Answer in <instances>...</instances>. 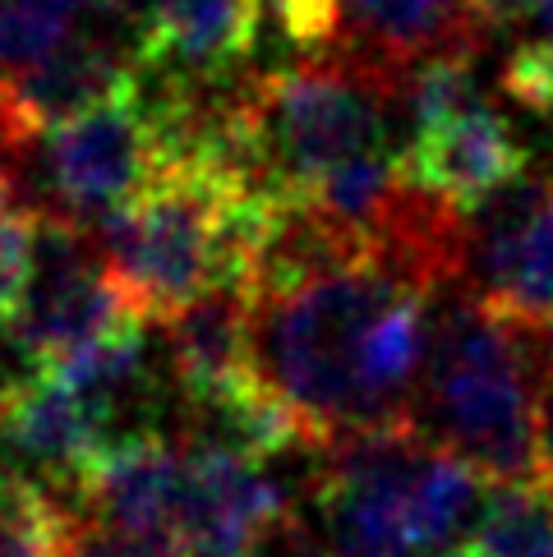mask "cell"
<instances>
[{"instance_id": "8fae6325", "label": "cell", "mask_w": 553, "mask_h": 557, "mask_svg": "<svg viewBox=\"0 0 553 557\" xmlns=\"http://www.w3.org/2000/svg\"><path fill=\"white\" fill-rule=\"evenodd\" d=\"M171 373L189 406L222 410L259 392V342H254V305L245 290L217 286L167 323Z\"/></svg>"}, {"instance_id": "7c38bea8", "label": "cell", "mask_w": 553, "mask_h": 557, "mask_svg": "<svg viewBox=\"0 0 553 557\" xmlns=\"http://www.w3.org/2000/svg\"><path fill=\"white\" fill-rule=\"evenodd\" d=\"M480 216H489L480 249L484 295L521 323L553 332V175L536 185L517 181Z\"/></svg>"}, {"instance_id": "6da1fadb", "label": "cell", "mask_w": 553, "mask_h": 557, "mask_svg": "<svg viewBox=\"0 0 553 557\" xmlns=\"http://www.w3.org/2000/svg\"><path fill=\"white\" fill-rule=\"evenodd\" d=\"M553 332L530 327L489 295L457 305L433 332L429 414L433 443L457 451L466 466L503 480H530L549 470L544 387Z\"/></svg>"}, {"instance_id": "4fadbf2b", "label": "cell", "mask_w": 553, "mask_h": 557, "mask_svg": "<svg viewBox=\"0 0 553 557\" xmlns=\"http://www.w3.org/2000/svg\"><path fill=\"white\" fill-rule=\"evenodd\" d=\"M259 24L263 0H148L138 18V65L204 84L245 61Z\"/></svg>"}, {"instance_id": "ac0fdd59", "label": "cell", "mask_w": 553, "mask_h": 557, "mask_svg": "<svg viewBox=\"0 0 553 557\" xmlns=\"http://www.w3.org/2000/svg\"><path fill=\"white\" fill-rule=\"evenodd\" d=\"M33 253H37V212L24 208L0 212V327L24 305V290L33 282Z\"/></svg>"}, {"instance_id": "ffe728a7", "label": "cell", "mask_w": 553, "mask_h": 557, "mask_svg": "<svg viewBox=\"0 0 553 557\" xmlns=\"http://www.w3.org/2000/svg\"><path fill=\"white\" fill-rule=\"evenodd\" d=\"M28 5H37V10H51V14H61V18H84V14H93V10H107V0H28Z\"/></svg>"}, {"instance_id": "5bb4252c", "label": "cell", "mask_w": 553, "mask_h": 557, "mask_svg": "<svg viewBox=\"0 0 553 557\" xmlns=\"http://www.w3.org/2000/svg\"><path fill=\"white\" fill-rule=\"evenodd\" d=\"M457 557H553V470L493 484Z\"/></svg>"}, {"instance_id": "d6986e66", "label": "cell", "mask_w": 553, "mask_h": 557, "mask_svg": "<svg viewBox=\"0 0 553 557\" xmlns=\"http://www.w3.org/2000/svg\"><path fill=\"white\" fill-rule=\"evenodd\" d=\"M70 557H181L171 544H152V540H130V534H115L102 525H84L78 521L74 548Z\"/></svg>"}, {"instance_id": "9a60e30c", "label": "cell", "mask_w": 553, "mask_h": 557, "mask_svg": "<svg viewBox=\"0 0 553 557\" xmlns=\"http://www.w3.org/2000/svg\"><path fill=\"white\" fill-rule=\"evenodd\" d=\"M78 521L0 456V557H70Z\"/></svg>"}, {"instance_id": "e0dca14e", "label": "cell", "mask_w": 553, "mask_h": 557, "mask_svg": "<svg viewBox=\"0 0 553 557\" xmlns=\"http://www.w3.org/2000/svg\"><path fill=\"white\" fill-rule=\"evenodd\" d=\"M526 24L530 37L507 55L503 88L517 107L553 115V0H530Z\"/></svg>"}, {"instance_id": "7a4b0ae2", "label": "cell", "mask_w": 553, "mask_h": 557, "mask_svg": "<svg viewBox=\"0 0 553 557\" xmlns=\"http://www.w3.org/2000/svg\"><path fill=\"white\" fill-rule=\"evenodd\" d=\"M241 189L194 171H157L121 212L97 222V245L134 318L171 323L217 286H235Z\"/></svg>"}, {"instance_id": "30bf717a", "label": "cell", "mask_w": 553, "mask_h": 557, "mask_svg": "<svg viewBox=\"0 0 553 557\" xmlns=\"http://www.w3.org/2000/svg\"><path fill=\"white\" fill-rule=\"evenodd\" d=\"M74 488L102 530L171 544L185 493V451L144 429L121 433L93 456V466L78 474Z\"/></svg>"}, {"instance_id": "ba28073f", "label": "cell", "mask_w": 553, "mask_h": 557, "mask_svg": "<svg viewBox=\"0 0 553 557\" xmlns=\"http://www.w3.org/2000/svg\"><path fill=\"white\" fill-rule=\"evenodd\" d=\"M337 5V42L332 55L351 61L397 88L402 70H420L443 55L480 51L484 14L476 0H332Z\"/></svg>"}, {"instance_id": "52a82bcc", "label": "cell", "mask_w": 553, "mask_h": 557, "mask_svg": "<svg viewBox=\"0 0 553 557\" xmlns=\"http://www.w3.org/2000/svg\"><path fill=\"white\" fill-rule=\"evenodd\" d=\"M526 171V148L484 97L433 125H415L402 148V175L410 189L439 198L457 216H480Z\"/></svg>"}, {"instance_id": "9c48e42d", "label": "cell", "mask_w": 553, "mask_h": 557, "mask_svg": "<svg viewBox=\"0 0 553 557\" xmlns=\"http://www.w3.org/2000/svg\"><path fill=\"white\" fill-rule=\"evenodd\" d=\"M115 443L111 414L88 396L56 383L51 373L28 369L0 387V456L14 466H37L51 480L78 484L93 456Z\"/></svg>"}, {"instance_id": "7402d4cb", "label": "cell", "mask_w": 553, "mask_h": 557, "mask_svg": "<svg viewBox=\"0 0 553 557\" xmlns=\"http://www.w3.org/2000/svg\"><path fill=\"white\" fill-rule=\"evenodd\" d=\"M544 424H549V470H553V360H549V387H544Z\"/></svg>"}, {"instance_id": "2e32d148", "label": "cell", "mask_w": 553, "mask_h": 557, "mask_svg": "<svg viewBox=\"0 0 553 557\" xmlns=\"http://www.w3.org/2000/svg\"><path fill=\"white\" fill-rule=\"evenodd\" d=\"M74 37V24L28 0H0V84L24 78Z\"/></svg>"}, {"instance_id": "3957f363", "label": "cell", "mask_w": 553, "mask_h": 557, "mask_svg": "<svg viewBox=\"0 0 553 557\" xmlns=\"http://www.w3.org/2000/svg\"><path fill=\"white\" fill-rule=\"evenodd\" d=\"M397 92L337 55L254 74L241 88L254 144L276 194L309 198L332 171L388 148V97Z\"/></svg>"}, {"instance_id": "5b68a950", "label": "cell", "mask_w": 553, "mask_h": 557, "mask_svg": "<svg viewBox=\"0 0 553 557\" xmlns=\"http://www.w3.org/2000/svg\"><path fill=\"white\" fill-rule=\"evenodd\" d=\"M286 525V493L263 470V456L231 443L185 447V493L171 548L181 557H259Z\"/></svg>"}, {"instance_id": "8992f818", "label": "cell", "mask_w": 553, "mask_h": 557, "mask_svg": "<svg viewBox=\"0 0 553 557\" xmlns=\"http://www.w3.org/2000/svg\"><path fill=\"white\" fill-rule=\"evenodd\" d=\"M37 144H42V166L56 198H61V212L84 226L121 212L157 175V144L144 88L42 134Z\"/></svg>"}, {"instance_id": "277c9868", "label": "cell", "mask_w": 553, "mask_h": 557, "mask_svg": "<svg viewBox=\"0 0 553 557\" xmlns=\"http://www.w3.org/2000/svg\"><path fill=\"white\" fill-rule=\"evenodd\" d=\"M130 305L102 263V245L65 212H37V253L24 305L5 323L28 369H51L111 327L130 323ZM144 323V318H138Z\"/></svg>"}, {"instance_id": "44dd1931", "label": "cell", "mask_w": 553, "mask_h": 557, "mask_svg": "<svg viewBox=\"0 0 553 557\" xmlns=\"http://www.w3.org/2000/svg\"><path fill=\"white\" fill-rule=\"evenodd\" d=\"M14 208V166H10V148H0V212Z\"/></svg>"}]
</instances>
